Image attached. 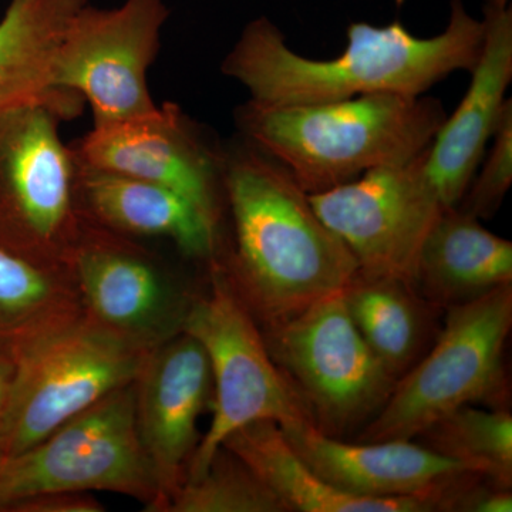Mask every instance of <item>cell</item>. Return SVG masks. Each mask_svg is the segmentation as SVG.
Returning <instances> with one entry per match:
<instances>
[{"label": "cell", "mask_w": 512, "mask_h": 512, "mask_svg": "<svg viewBox=\"0 0 512 512\" xmlns=\"http://www.w3.org/2000/svg\"><path fill=\"white\" fill-rule=\"evenodd\" d=\"M72 272L87 315L101 325L148 348L183 332L191 299L127 237L84 221Z\"/></svg>", "instance_id": "13"}, {"label": "cell", "mask_w": 512, "mask_h": 512, "mask_svg": "<svg viewBox=\"0 0 512 512\" xmlns=\"http://www.w3.org/2000/svg\"><path fill=\"white\" fill-rule=\"evenodd\" d=\"M262 335L275 365L326 436L343 439L365 427L397 382L360 335L342 292L264 326Z\"/></svg>", "instance_id": "9"}, {"label": "cell", "mask_w": 512, "mask_h": 512, "mask_svg": "<svg viewBox=\"0 0 512 512\" xmlns=\"http://www.w3.org/2000/svg\"><path fill=\"white\" fill-rule=\"evenodd\" d=\"M291 446L323 481L363 498L436 494L451 478L474 473L412 440L345 441L326 436L311 420L281 426Z\"/></svg>", "instance_id": "16"}, {"label": "cell", "mask_w": 512, "mask_h": 512, "mask_svg": "<svg viewBox=\"0 0 512 512\" xmlns=\"http://www.w3.org/2000/svg\"><path fill=\"white\" fill-rule=\"evenodd\" d=\"M63 121L46 106L0 111V249L52 268H72L84 224Z\"/></svg>", "instance_id": "7"}, {"label": "cell", "mask_w": 512, "mask_h": 512, "mask_svg": "<svg viewBox=\"0 0 512 512\" xmlns=\"http://www.w3.org/2000/svg\"><path fill=\"white\" fill-rule=\"evenodd\" d=\"M210 261V292L191 302L183 332L197 339L210 359L214 417L184 480L201 477L224 441L249 423L272 420L286 426L312 421L301 396L269 355L254 315L218 259Z\"/></svg>", "instance_id": "8"}, {"label": "cell", "mask_w": 512, "mask_h": 512, "mask_svg": "<svg viewBox=\"0 0 512 512\" xmlns=\"http://www.w3.org/2000/svg\"><path fill=\"white\" fill-rule=\"evenodd\" d=\"M0 249V342L70 315L60 274Z\"/></svg>", "instance_id": "24"}, {"label": "cell", "mask_w": 512, "mask_h": 512, "mask_svg": "<svg viewBox=\"0 0 512 512\" xmlns=\"http://www.w3.org/2000/svg\"><path fill=\"white\" fill-rule=\"evenodd\" d=\"M0 345L13 383L0 421V453H22L107 394L136 382L148 348L92 316L70 313Z\"/></svg>", "instance_id": "4"}, {"label": "cell", "mask_w": 512, "mask_h": 512, "mask_svg": "<svg viewBox=\"0 0 512 512\" xmlns=\"http://www.w3.org/2000/svg\"><path fill=\"white\" fill-rule=\"evenodd\" d=\"M421 446L512 487V416L507 407H460L417 436Z\"/></svg>", "instance_id": "22"}, {"label": "cell", "mask_w": 512, "mask_h": 512, "mask_svg": "<svg viewBox=\"0 0 512 512\" xmlns=\"http://www.w3.org/2000/svg\"><path fill=\"white\" fill-rule=\"evenodd\" d=\"M168 16L165 0H124L111 9L87 3L74 16L57 59L56 82L83 97L93 127L140 119L158 109L147 72Z\"/></svg>", "instance_id": "10"}, {"label": "cell", "mask_w": 512, "mask_h": 512, "mask_svg": "<svg viewBox=\"0 0 512 512\" xmlns=\"http://www.w3.org/2000/svg\"><path fill=\"white\" fill-rule=\"evenodd\" d=\"M484 20L451 0L446 29L433 37L414 36L400 22L386 26L355 22L348 45L333 59H309L286 45L281 29L261 16L242 30L222 60L221 72L265 106L329 103L394 93L419 97L454 72H471L484 43Z\"/></svg>", "instance_id": "1"}, {"label": "cell", "mask_w": 512, "mask_h": 512, "mask_svg": "<svg viewBox=\"0 0 512 512\" xmlns=\"http://www.w3.org/2000/svg\"><path fill=\"white\" fill-rule=\"evenodd\" d=\"M2 457H3V454H2V453H0V458H2Z\"/></svg>", "instance_id": "29"}, {"label": "cell", "mask_w": 512, "mask_h": 512, "mask_svg": "<svg viewBox=\"0 0 512 512\" xmlns=\"http://www.w3.org/2000/svg\"><path fill=\"white\" fill-rule=\"evenodd\" d=\"M484 43L471 82L446 117L424 156V168L441 204L457 207L484 157L507 104L512 80V12L484 6Z\"/></svg>", "instance_id": "15"}, {"label": "cell", "mask_w": 512, "mask_h": 512, "mask_svg": "<svg viewBox=\"0 0 512 512\" xmlns=\"http://www.w3.org/2000/svg\"><path fill=\"white\" fill-rule=\"evenodd\" d=\"M160 511L288 512L244 461L221 447L205 473L177 485Z\"/></svg>", "instance_id": "23"}, {"label": "cell", "mask_w": 512, "mask_h": 512, "mask_svg": "<svg viewBox=\"0 0 512 512\" xmlns=\"http://www.w3.org/2000/svg\"><path fill=\"white\" fill-rule=\"evenodd\" d=\"M134 386L138 436L163 493L160 511L200 444L198 419L212 403L210 359L197 339L178 333L151 350Z\"/></svg>", "instance_id": "14"}, {"label": "cell", "mask_w": 512, "mask_h": 512, "mask_svg": "<svg viewBox=\"0 0 512 512\" xmlns=\"http://www.w3.org/2000/svg\"><path fill=\"white\" fill-rule=\"evenodd\" d=\"M111 491L154 511L161 485L136 421L134 382L114 390L22 453L0 458V511L49 493Z\"/></svg>", "instance_id": "6"}, {"label": "cell", "mask_w": 512, "mask_h": 512, "mask_svg": "<svg viewBox=\"0 0 512 512\" xmlns=\"http://www.w3.org/2000/svg\"><path fill=\"white\" fill-rule=\"evenodd\" d=\"M493 147L483 170L474 175L466 194L457 205L477 220H490L503 204L512 184V101L507 100L493 134Z\"/></svg>", "instance_id": "25"}, {"label": "cell", "mask_w": 512, "mask_h": 512, "mask_svg": "<svg viewBox=\"0 0 512 512\" xmlns=\"http://www.w3.org/2000/svg\"><path fill=\"white\" fill-rule=\"evenodd\" d=\"M446 117L433 97L394 93L295 106L248 100L235 111L242 138L284 165L308 194L373 168L409 163L430 146Z\"/></svg>", "instance_id": "3"}, {"label": "cell", "mask_w": 512, "mask_h": 512, "mask_svg": "<svg viewBox=\"0 0 512 512\" xmlns=\"http://www.w3.org/2000/svg\"><path fill=\"white\" fill-rule=\"evenodd\" d=\"M342 295L360 335L396 380L426 355L439 335L437 316L444 309L403 279L357 272Z\"/></svg>", "instance_id": "21"}, {"label": "cell", "mask_w": 512, "mask_h": 512, "mask_svg": "<svg viewBox=\"0 0 512 512\" xmlns=\"http://www.w3.org/2000/svg\"><path fill=\"white\" fill-rule=\"evenodd\" d=\"M13 383V362L9 353L0 345V421L5 416Z\"/></svg>", "instance_id": "27"}, {"label": "cell", "mask_w": 512, "mask_h": 512, "mask_svg": "<svg viewBox=\"0 0 512 512\" xmlns=\"http://www.w3.org/2000/svg\"><path fill=\"white\" fill-rule=\"evenodd\" d=\"M426 150L409 163L373 168L348 184L309 194L320 220L355 255L360 274L412 284L421 245L447 210L427 177Z\"/></svg>", "instance_id": "11"}, {"label": "cell", "mask_w": 512, "mask_h": 512, "mask_svg": "<svg viewBox=\"0 0 512 512\" xmlns=\"http://www.w3.org/2000/svg\"><path fill=\"white\" fill-rule=\"evenodd\" d=\"M76 164L74 190L83 221L123 237L170 239L192 258L217 255V225L183 195L130 175Z\"/></svg>", "instance_id": "17"}, {"label": "cell", "mask_w": 512, "mask_h": 512, "mask_svg": "<svg viewBox=\"0 0 512 512\" xmlns=\"http://www.w3.org/2000/svg\"><path fill=\"white\" fill-rule=\"evenodd\" d=\"M444 311L433 345L397 380L357 441L413 440L460 407L508 406L504 353L512 328V284Z\"/></svg>", "instance_id": "5"}, {"label": "cell", "mask_w": 512, "mask_h": 512, "mask_svg": "<svg viewBox=\"0 0 512 512\" xmlns=\"http://www.w3.org/2000/svg\"><path fill=\"white\" fill-rule=\"evenodd\" d=\"M224 197L234 224L228 268L249 312L264 326L343 292L355 255L313 208L284 165L242 138L224 148Z\"/></svg>", "instance_id": "2"}, {"label": "cell", "mask_w": 512, "mask_h": 512, "mask_svg": "<svg viewBox=\"0 0 512 512\" xmlns=\"http://www.w3.org/2000/svg\"><path fill=\"white\" fill-rule=\"evenodd\" d=\"M89 0H12L0 20V111L46 106L70 121L83 97L57 86L56 64L74 16Z\"/></svg>", "instance_id": "18"}, {"label": "cell", "mask_w": 512, "mask_h": 512, "mask_svg": "<svg viewBox=\"0 0 512 512\" xmlns=\"http://www.w3.org/2000/svg\"><path fill=\"white\" fill-rule=\"evenodd\" d=\"M10 512H101L103 505L89 493H49L25 498Z\"/></svg>", "instance_id": "26"}, {"label": "cell", "mask_w": 512, "mask_h": 512, "mask_svg": "<svg viewBox=\"0 0 512 512\" xmlns=\"http://www.w3.org/2000/svg\"><path fill=\"white\" fill-rule=\"evenodd\" d=\"M222 447L247 464L282 501L299 512H431L439 495L363 498L342 493L312 470L296 453L276 421L258 420L234 431Z\"/></svg>", "instance_id": "20"}, {"label": "cell", "mask_w": 512, "mask_h": 512, "mask_svg": "<svg viewBox=\"0 0 512 512\" xmlns=\"http://www.w3.org/2000/svg\"><path fill=\"white\" fill-rule=\"evenodd\" d=\"M69 146L87 167L178 192L218 227L224 148L208 143L178 104L164 103L146 117L93 127Z\"/></svg>", "instance_id": "12"}, {"label": "cell", "mask_w": 512, "mask_h": 512, "mask_svg": "<svg viewBox=\"0 0 512 512\" xmlns=\"http://www.w3.org/2000/svg\"><path fill=\"white\" fill-rule=\"evenodd\" d=\"M512 284V242L461 208H447L421 245L413 288L441 309Z\"/></svg>", "instance_id": "19"}, {"label": "cell", "mask_w": 512, "mask_h": 512, "mask_svg": "<svg viewBox=\"0 0 512 512\" xmlns=\"http://www.w3.org/2000/svg\"><path fill=\"white\" fill-rule=\"evenodd\" d=\"M488 8L503 9L510 6V0H484Z\"/></svg>", "instance_id": "28"}]
</instances>
